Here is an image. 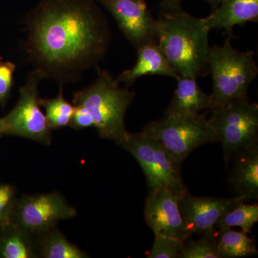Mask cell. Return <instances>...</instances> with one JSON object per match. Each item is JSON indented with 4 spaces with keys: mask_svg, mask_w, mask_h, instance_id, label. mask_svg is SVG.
Here are the masks:
<instances>
[{
    "mask_svg": "<svg viewBox=\"0 0 258 258\" xmlns=\"http://www.w3.org/2000/svg\"><path fill=\"white\" fill-rule=\"evenodd\" d=\"M5 135V125L3 118H0V137Z\"/></svg>",
    "mask_w": 258,
    "mask_h": 258,
    "instance_id": "cell-28",
    "label": "cell"
},
{
    "mask_svg": "<svg viewBox=\"0 0 258 258\" xmlns=\"http://www.w3.org/2000/svg\"><path fill=\"white\" fill-rule=\"evenodd\" d=\"M118 144L139 163L149 191L166 188L179 199L188 192L181 179V165L157 141L142 132L127 134Z\"/></svg>",
    "mask_w": 258,
    "mask_h": 258,
    "instance_id": "cell-6",
    "label": "cell"
},
{
    "mask_svg": "<svg viewBox=\"0 0 258 258\" xmlns=\"http://www.w3.org/2000/svg\"><path fill=\"white\" fill-rule=\"evenodd\" d=\"M40 106L45 108V117L51 130L58 129L69 125L74 106L66 101L62 94V86L60 85V92L53 98H40Z\"/></svg>",
    "mask_w": 258,
    "mask_h": 258,
    "instance_id": "cell-21",
    "label": "cell"
},
{
    "mask_svg": "<svg viewBox=\"0 0 258 258\" xmlns=\"http://www.w3.org/2000/svg\"><path fill=\"white\" fill-rule=\"evenodd\" d=\"M196 79L180 76L176 79L177 86L165 115H198L213 108L211 95L204 92Z\"/></svg>",
    "mask_w": 258,
    "mask_h": 258,
    "instance_id": "cell-15",
    "label": "cell"
},
{
    "mask_svg": "<svg viewBox=\"0 0 258 258\" xmlns=\"http://www.w3.org/2000/svg\"><path fill=\"white\" fill-rule=\"evenodd\" d=\"M219 233L216 242L220 257H244L257 254L255 242L244 232L227 229Z\"/></svg>",
    "mask_w": 258,
    "mask_h": 258,
    "instance_id": "cell-18",
    "label": "cell"
},
{
    "mask_svg": "<svg viewBox=\"0 0 258 258\" xmlns=\"http://www.w3.org/2000/svg\"><path fill=\"white\" fill-rule=\"evenodd\" d=\"M28 233L13 222L5 228H0V257H34Z\"/></svg>",
    "mask_w": 258,
    "mask_h": 258,
    "instance_id": "cell-17",
    "label": "cell"
},
{
    "mask_svg": "<svg viewBox=\"0 0 258 258\" xmlns=\"http://www.w3.org/2000/svg\"><path fill=\"white\" fill-rule=\"evenodd\" d=\"M230 176L235 197L244 200L258 198V142L236 153Z\"/></svg>",
    "mask_w": 258,
    "mask_h": 258,
    "instance_id": "cell-13",
    "label": "cell"
},
{
    "mask_svg": "<svg viewBox=\"0 0 258 258\" xmlns=\"http://www.w3.org/2000/svg\"><path fill=\"white\" fill-rule=\"evenodd\" d=\"M69 126L76 130H81L93 126L92 118L84 107L74 106V114L70 122Z\"/></svg>",
    "mask_w": 258,
    "mask_h": 258,
    "instance_id": "cell-26",
    "label": "cell"
},
{
    "mask_svg": "<svg viewBox=\"0 0 258 258\" xmlns=\"http://www.w3.org/2000/svg\"><path fill=\"white\" fill-rule=\"evenodd\" d=\"M136 49L157 42L158 23L144 0H99Z\"/></svg>",
    "mask_w": 258,
    "mask_h": 258,
    "instance_id": "cell-10",
    "label": "cell"
},
{
    "mask_svg": "<svg viewBox=\"0 0 258 258\" xmlns=\"http://www.w3.org/2000/svg\"><path fill=\"white\" fill-rule=\"evenodd\" d=\"M216 237L203 236L198 240L184 241L178 257L221 258L217 251Z\"/></svg>",
    "mask_w": 258,
    "mask_h": 258,
    "instance_id": "cell-22",
    "label": "cell"
},
{
    "mask_svg": "<svg viewBox=\"0 0 258 258\" xmlns=\"http://www.w3.org/2000/svg\"><path fill=\"white\" fill-rule=\"evenodd\" d=\"M16 66L10 61H0V104L4 105L9 98Z\"/></svg>",
    "mask_w": 258,
    "mask_h": 258,
    "instance_id": "cell-25",
    "label": "cell"
},
{
    "mask_svg": "<svg viewBox=\"0 0 258 258\" xmlns=\"http://www.w3.org/2000/svg\"><path fill=\"white\" fill-rule=\"evenodd\" d=\"M210 29L232 34L237 25L257 22L258 0H221L213 13L205 18Z\"/></svg>",
    "mask_w": 258,
    "mask_h": 258,
    "instance_id": "cell-16",
    "label": "cell"
},
{
    "mask_svg": "<svg viewBox=\"0 0 258 258\" xmlns=\"http://www.w3.org/2000/svg\"><path fill=\"white\" fill-rule=\"evenodd\" d=\"M157 23V44L179 76L197 79L206 74L211 30L206 19L179 10L162 13Z\"/></svg>",
    "mask_w": 258,
    "mask_h": 258,
    "instance_id": "cell-2",
    "label": "cell"
},
{
    "mask_svg": "<svg viewBox=\"0 0 258 258\" xmlns=\"http://www.w3.org/2000/svg\"><path fill=\"white\" fill-rule=\"evenodd\" d=\"M242 199L199 198L189 192L179 199L180 212L191 234L216 237V223L226 212L230 211Z\"/></svg>",
    "mask_w": 258,
    "mask_h": 258,
    "instance_id": "cell-12",
    "label": "cell"
},
{
    "mask_svg": "<svg viewBox=\"0 0 258 258\" xmlns=\"http://www.w3.org/2000/svg\"><path fill=\"white\" fill-rule=\"evenodd\" d=\"M144 216L154 235L184 242L191 235L180 212L179 198L166 188L149 191Z\"/></svg>",
    "mask_w": 258,
    "mask_h": 258,
    "instance_id": "cell-11",
    "label": "cell"
},
{
    "mask_svg": "<svg viewBox=\"0 0 258 258\" xmlns=\"http://www.w3.org/2000/svg\"><path fill=\"white\" fill-rule=\"evenodd\" d=\"M97 70L98 76L94 82L75 93L73 103L87 110L101 138L118 144L128 134L125 115L135 93L120 87L116 79L106 71L99 68Z\"/></svg>",
    "mask_w": 258,
    "mask_h": 258,
    "instance_id": "cell-3",
    "label": "cell"
},
{
    "mask_svg": "<svg viewBox=\"0 0 258 258\" xmlns=\"http://www.w3.org/2000/svg\"><path fill=\"white\" fill-rule=\"evenodd\" d=\"M184 242L171 238L155 235L154 244L147 254L148 258H176L178 257Z\"/></svg>",
    "mask_w": 258,
    "mask_h": 258,
    "instance_id": "cell-23",
    "label": "cell"
},
{
    "mask_svg": "<svg viewBox=\"0 0 258 258\" xmlns=\"http://www.w3.org/2000/svg\"><path fill=\"white\" fill-rule=\"evenodd\" d=\"M0 185H1V184H0Z\"/></svg>",
    "mask_w": 258,
    "mask_h": 258,
    "instance_id": "cell-30",
    "label": "cell"
},
{
    "mask_svg": "<svg viewBox=\"0 0 258 258\" xmlns=\"http://www.w3.org/2000/svg\"><path fill=\"white\" fill-rule=\"evenodd\" d=\"M258 221V205H247L242 202L226 212L216 223V228L225 230L233 227H240L242 232L251 233L252 227Z\"/></svg>",
    "mask_w": 258,
    "mask_h": 258,
    "instance_id": "cell-19",
    "label": "cell"
},
{
    "mask_svg": "<svg viewBox=\"0 0 258 258\" xmlns=\"http://www.w3.org/2000/svg\"><path fill=\"white\" fill-rule=\"evenodd\" d=\"M181 2L182 0H161V9L163 13L177 11L181 10Z\"/></svg>",
    "mask_w": 258,
    "mask_h": 258,
    "instance_id": "cell-27",
    "label": "cell"
},
{
    "mask_svg": "<svg viewBox=\"0 0 258 258\" xmlns=\"http://www.w3.org/2000/svg\"><path fill=\"white\" fill-rule=\"evenodd\" d=\"M45 76L39 69L30 73L20 90L15 108L3 117L5 135L16 136L50 145L51 129L39 103V83Z\"/></svg>",
    "mask_w": 258,
    "mask_h": 258,
    "instance_id": "cell-8",
    "label": "cell"
},
{
    "mask_svg": "<svg viewBox=\"0 0 258 258\" xmlns=\"http://www.w3.org/2000/svg\"><path fill=\"white\" fill-rule=\"evenodd\" d=\"M206 1L216 8V7L218 6V5L220 4L221 0H206Z\"/></svg>",
    "mask_w": 258,
    "mask_h": 258,
    "instance_id": "cell-29",
    "label": "cell"
},
{
    "mask_svg": "<svg viewBox=\"0 0 258 258\" xmlns=\"http://www.w3.org/2000/svg\"><path fill=\"white\" fill-rule=\"evenodd\" d=\"M209 118L216 142L223 149L226 164L239 151L258 142V106L237 99L210 110Z\"/></svg>",
    "mask_w": 258,
    "mask_h": 258,
    "instance_id": "cell-7",
    "label": "cell"
},
{
    "mask_svg": "<svg viewBox=\"0 0 258 258\" xmlns=\"http://www.w3.org/2000/svg\"><path fill=\"white\" fill-rule=\"evenodd\" d=\"M77 215L74 207L58 193L25 197L15 204L13 223L29 233H45L57 221Z\"/></svg>",
    "mask_w": 258,
    "mask_h": 258,
    "instance_id": "cell-9",
    "label": "cell"
},
{
    "mask_svg": "<svg viewBox=\"0 0 258 258\" xmlns=\"http://www.w3.org/2000/svg\"><path fill=\"white\" fill-rule=\"evenodd\" d=\"M137 60L132 69L123 71L117 78L118 83L131 85L148 75H159L177 79L179 74L171 67L157 42L146 44L137 49Z\"/></svg>",
    "mask_w": 258,
    "mask_h": 258,
    "instance_id": "cell-14",
    "label": "cell"
},
{
    "mask_svg": "<svg viewBox=\"0 0 258 258\" xmlns=\"http://www.w3.org/2000/svg\"><path fill=\"white\" fill-rule=\"evenodd\" d=\"M27 52L45 77L76 81L106 54L111 33L93 0H42L27 18Z\"/></svg>",
    "mask_w": 258,
    "mask_h": 258,
    "instance_id": "cell-1",
    "label": "cell"
},
{
    "mask_svg": "<svg viewBox=\"0 0 258 258\" xmlns=\"http://www.w3.org/2000/svg\"><path fill=\"white\" fill-rule=\"evenodd\" d=\"M208 69L213 83V108L237 99H248L249 85L258 74L252 51L237 50L227 39L223 45L210 47Z\"/></svg>",
    "mask_w": 258,
    "mask_h": 258,
    "instance_id": "cell-4",
    "label": "cell"
},
{
    "mask_svg": "<svg viewBox=\"0 0 258 258\" xmlns=\"http://www.w3.org/2000/svg\"><path fill=\"white\" fill-rule=\"evenodd\" d=\"M15 205L14 188L8 184L0 185V228L11 225Z\"/></svg>",
    "mask_w": 258,
    "mask_h": 258,
    "instance_id": "cell-24",
    "label": "cell"
},
{
    "mask_svg": "<svg viewBox=\"0 0 258 258\" xmlns=\"http://www.w3.org/2000/svg\"><path fill=\"white\" fill-rule=\"evenodd\" d=\"M42 241V255L45 258H86V252L71 243L58 230L53 228L45 232Z\"/></svg>",
    "mask_w": 258,
    "mask_h": 258,
    "instance_id": "cell-20",
    "label": "cell"
},
{
    "mask_svg": "<svg viewBox=\"0 0 258 258\" xmlns=\"http://www.w3.org/2000/svg\"><path fill=\"white\" fill-rule=\"evenodd\" d=\"M142 132L160 144L180 165L197 148L216 142L211 123L203 113L164 115L148 123Z\"/></svg>",
    "mask_w": 258,
    "mask_h": 258,
    "instance_id": "cell-5",
    "label": "cell"
}]
</instances>
